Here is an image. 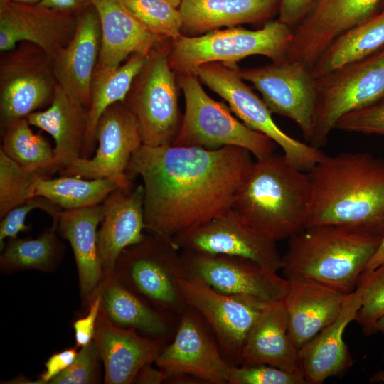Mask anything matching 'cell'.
Masks as SVG:
<instances>
[{"mask_svg": "<svg viewBox=\"0 0 384 384\" xmlns=\"http://www.w3.org/2000/svg\"><path fill=\"white\" fill-rule=\"evenodd\" d=\"M253 161L241 147L142 144L127 173L144 187L145 229L166 239L227 214Z\"/></svg>", "mask_w": 384, "mask_h": 384, "instance_id": "6da1fadb", "label": "cell"}, {"mask_svg": "<svg viewBox=\"0 0 384 384\" xmlns=\"http://www.w3.org/2000/svg\"><path fill=\"white\" fill-rule=\"evenodd\" d=\"M308 174L311 203L306 227L336 225L383 236L384 159L363 152L324 154Z\"/></svg>", "mask_w": 384, "mask_h": 384, "instance_id": "7a4b0ae2", "label": "cell"}, {"mask_svg": "<svg viewBox=\"0 0 384 384\" xmlns=\"http://www.w3.org/2000/svg\"><path fill=\"white\" fill-rule=\"evenodd\" d=\"M311 203L308 172L284 154L253 161L235 194L233 210L276 242L306 227Z\"/></svg>", "mask_w": 384, "mask_h": 384, "instance_id": "3957f363", "label": "cell"}, {"mask_svg": "<svg viewBox=\"0 0 384 384\" xmlns=\"http://www.w3.org/2000/svg\"><path fill=\"white\" fill-rule=\"evenodd\" d=\"M382 235L336 225L306 227L288 238L284 278H309L343 294L355 291Z\"/></svg>", "mask_w": 384, "mask_h": 384, "instance_id": "277c9868", "label": "cell"}, {"mask_svg": "<svg viewBox=\"0 0 384 384\" xmlns=\"http://www.w3.org/2000/svg\"><path fill=\"white\" fill-rule=\"evenodd\" d=\"M293 33V28L277 20L255 31L233 26L199 36L183 35L171 42L169 65L178 75H194L198 67L209 63L236 65L255 55L279 61L287 58Z\"/></svg>", "mask_w": 384, "mask_h": 384, "instance_id": "5b68a950", "label": "cell"}, {"mask_svg": "<svg viewBox=\"0 0 384 384\" xmlns=\"http://www.w3.org/2000/svg\"><path fill=\"white\" fill-rule=\"evenodd\" d=\"M178 83L183 94L185 111L172 145L208 150L238 146L256 159L274 153L277 145L274 141L248 127L228 106L210 97L195 75H178Z\"/></svg>", "mask_w": 384, "mask_h": 384, "instance_id": "8992f818", "label": "cell"}, {"mask_svg": "<svg viewBox=\"0 0 384 384\" xmlns=\"http://www.w3.org/2000/svg\"><path fill=\"white\" fill-rule=\"evenodd\" d=\"M114 274L156 308L178 317L187 307L180 281L188 276L179 249L172 240L150 233L124 249Z\"/></svg>", "mask_w": 384, "mask_h": 384, "instance_id": "52a82bcc", "label": "cell"}, {"mask_svg": "<svg viewBox=\"0 0 384 384\" xmlns=\"http://www.w3.org/2000/svg\"><path fill=\"white\" fill-rule=\"evenodd\" d=\"M171 42L164 41L147 56L123 101L138 122L143 144L148 146L172 144L182 120L178 78L169 61Z\"/></svg>", "mask_w": 384, "mask_h": 384, "instance_id": "ba28073f", "label": "cell"}, {"mask_svg": "<svg viewBox=\"0 0 384 384\" xmlns=\"http://www.w3.org/2000/svg\"><path fill=\"white\" fill-rule=\"evenodd\" d=\"M316 106L310 144L319 149L338 121L384 95V48L316 79Z\"/></svg>", "mask_w": 384, "mask_h": 384, "instance_id": "9c48e42d", "label": "cell"}, {"mask_svg": "<svg viewBox=\"0 0 384 384\" xmlns=\"http://www.w3.org/2000/svg\"><path fill=\"white\" fill-rule=\"evenodd\" d=\"M239 71L236 65L215 62L201 65L194 75L220 96L245 125L267 136L282 149L284 156L292 164L308 172L324 154L279 128L273 120L270 110L244 82Z\"/></svg>", "mask_w": 384, "mask_h": 384, "instance_id": "30bf717a", "label": "cell"}, {"mask_svg": "<svg viewBox=\"0 0 384 384\" xmlns=\"http://www.w3.org/2000/svg\"><path fill=\"white\" fill-rule=\"evenodd\" d=\"M58 85L50 56L27 41L1 53L0 126L50 105Z\"/></svg>", "mask_w": 384, "mask_h": 384, "instance_id": "8fae6325", "label": "cell"}, {"mask_svg": "<svg viewBox=\"0 0 384 384\" xmlns=\"http://www.w3.org/2000/svg\"><path fill=\"white\" fill-rule=\"evenodd\" d=\"M97 147L94 156L78 158L59 172L87 179L105 178L129 191L132 180L127 169L132 155L143 144L138 122L123 102L108 107L96 128Z\"/></svg>", "mask_w": 384, "mask_h": 384, "instance_id": "7c38bea8", "label": "cell"}, {"mask_svg": "<svg viewBox=\"0 0 384 384\" xmlns=\"http://www.w3.org/2000/svg\"><path fill=\"white\" fill-rule=\"evenodd\" d=\"M188 276L215 290L265 304L282 300L288 279L254 260L225 255L182 252Z\"/></svg>", "mask_w": 384, "mask_h": 384, "instance_id": "4fadbf2b", "label": "cell"}, {"mask_svg": "<svg viewBox=\"0 0 384 384\" xmlns=\"http://www.w3.org/2000/svg\"><path fill=\"white\" fill-rule=\"evenodd\" d=\"M241 78L251 82L272 113L292 119L308 144L313 134L316 106V79L311 70L287 58L256 68L240 70Z\"/></svg>", "mask_w": 384, "mask_h": 384, "instance_id": "5bb4252c", "label": "cell"}, {"mask_svg": "<svg viewBox=\"0 0 384 384\" xmlns=\"http://www.w3.org/2000/svg\"><path fill=\"white\" fill-rule=\"evenodd\" d=\"M154 363L167 378L185 374L207 384H228L230 368L207 323L188 306Z\"/></svg>", "mask_w": 384, "mask_h": 384, "instance_id": "9a60e30c", "label": "cell"}, {"mask_svg": "<svg viewBox=\"0 0 384 384\" xmlns=\"http://www.w3.org/2000/svg\"><path fill=\"white\" fill-rule=\"evenodd\" d=\"M180 289L186 304L196 310L213 331L229 364L238 366L246 337L267 304L219 292L188 275L180 281Z\"/></svg>", "mask_w": 384, "mask_h": 384, "instance_id": "2e32d148", "label": "cell"}, {"mask_svg": "<svg viewBox=\"0 0 384 384\" xmlns=\"http://www.w3.org/2000/svg\"><path fill=\"white\" fill-rule=\"evenodd\" d=\"M182 252L247 258L277 272L281 255L276 241L253 228L233 209L172 239Z\"/></svg>", "mask_w": 384, "mask_h": 384, "instance_id": "e0dca14e", "label": "cell"}, {"mask_svg": "<svg viewBox=\"0 0 384 384\" xmlns=\"http://www.w3.org/2000/svg\"><path fill=\"white\" fill-rule=\"evenodd\" d=\"M380 0H315L293 29L287 58L311 69L338 35L379 11Z\"/></svg>", "mask_w": 384, "mask_h": 384, "instance_id": "ac0fdd59", "label": "cell"}, {"mask_svg": "<svg viewBox=\"0 0 384 384\" xmlns=\"http://www.w3.org/2000/svg\"><path fill=\"white\" fill-rule=\"evenodd\" d=\"M78 16L37 4L0 0V51L32 43L52 58L73 38Z\"/></svg>", "mask_w": 384, "mask_h": 384, "instance_id": "d6986e66", "label": "cell"}, {"mask_svg": "<svg viewBox=\"0 0 384 384\" xmlns=\"http://www.w3.org/2000/svg\"><path fill=\"white\" fill-rule=\"evenodd\" d=\"M94 341L104 366L105 384L133 383L138 371L145 364L154 363L169 341L141 336L134 329L117 326L101 310Z\"/></svg>", "mask_w": 384, "mask_h": 384, "instance_id": "ffe728a7", "label": "cell"}, {"mask_svg": "<svg viewBox=\"0 0 384 384\" xmlns=\"http://www.w3.org/2000/svg\"><path fill=\"white\" fill-rule=\"evenodd\" d=\"M100 46V18L90 4L78 16L71 41L51 58L58 84L87 109Z\"/></svg>", "mask_w": 384, "mask_h": 384, "instance_id": "44dd1931", "label": "cell"}, {"mask_svg": "<svg viewBox=\"0 0 384 384\" xmlns=\"http://www.w3.org/2000/svg\"><path fill=\"white\" fill-rule=\"evenodd\" d=\"M284 299L288 316V336L301 349L341 314L347 295L316 280L288 278Z\"/></svg>", "mask_w": 384, "mask_h": 384, "instance_id": "7402d4cb", "label": "cell"}, {"mask_svg": "<svg viewBox=\"0 0 384 384\" xmlns=\"http://www.w3.org/2000/svg\"><path fill=\"white\" fill-rule=\"evenodd\" d=\"M100 21L101 46L94 77L112 72L132 54L148 56L164 41L144 26L119 0H90Z\"/></svg>", "mask_w": 384, "mask_h": 384, "instance_id": "603a6c76", "label": "cell"}, {"mask_svg": "<svg viewBox=\"0 0 384 384\" xmlns=\"http://www.w3.org/2000/svg\"><path fill=\"white\" fill-rule=\"evenodd\" d=\"M103 218L97 230V247L103 277L113 274L117 258L144 237V187L112 191L102 203Z\"/></svg>", "mask_w": 384, "mask_h": 384, "instance_id": "cb8c5ba5", "label": "cell"}, {"mask_svg": "<svg viewBox=\"0 0 384 384\" xmlns=\"http://www.w3.org/2000/svg\"><path fill=\"white\" fill-rule=\"evenodd\" d=\"M363 292L359 284L348 294L337 319L299 350L300 368L307 384L323 383L329 378L343 375L352 366L343 335L347 325L355 319Z\"/></svg>", "mask_w": 384, "mask_h": 384, "instance_id": "d4e9b609", "label": "cell"}, {"mask_svg": "<svg viewBox=\"0 0 384 384\" xmlns=\"http://www.w3.org/2000/svg\"><path fill=\"white\" fill-rule=\"evenodd\" d=\"M27 120L31 126L46 132L54 139V156L48 172V177L60 172L75 159L82 158L87 129L88 109L58 84L48 107L31 114Z\"/></svg>", "mask_w": 384, "mask_h": 384, "instance_id": "484cf974", "label": "cell"}, {"mask_svg": "<svg viewBox=\"0 0 384 384\" xmlns=\"http://www.w3.org/2000/svg\"><path fill=\"white\" fill-rule=\"evenodd\" d=\"M94 294L100 297V310L114 325L167 341L174 336L178 318L151 305L114 273L103 277Z\"/></svg>", "mask_w": 384, "mask_h": 384, "instance_id": "4316f807", "label": "cell"}, {"mask_svg": "<svg viewBox=\"0 0 384 384\" xmlns=\"http://www.w3.org/2000/svg\"><path fill=\"white\" fill-rule=\"evenodd\" d=\"M255 364H267L302 374L299 351L288 336V316L284 299L266 305L246 337L238 366Z\"/></svg>", "mask_w": 384, "mask_h": 384, "instance_id": "83f0119b", "label": "cell"}, {"mask_svg": "<svg viewBox=\"0 0 384 384\" xmlns=\"http://www.w3.org/2000/svg\"><path fill=\"white\" fill-rule=\"evenodd\" d=\"M102 218V203L80 209L63 210L54 228L72 247L80 296L86 304L103 279L97 247V228Z\"/></svg>", "mask_w": 384, "mask_h": 384, "instance_id": "f1b7e54d", "label": "cell"}, {"mask_svg": "<svg viewBox=\"0 0 384 384\" xmlns=\"http://www.w3.org/2000/svg\"><path fill=\"white\" fill-rule=\"evenodd\" d=\"M279 5L280 0H181L182 33L193 36L223 26L266 23L279 13Z\"/></svg>", "mask_w": 384, "mask_h": 384, "instance_id": "f546056e", "label": "cell"}, {"mask_svg": "<svg viewBox=\"0 0 384 384\" xmlns=\"http://www.w3.org/2000/svg\"><path fill=\"white\" fill-rule=\"evenodd\" d=\"M384 48V9L345 31L327 46L310 69L316 79L343 65L365 59Z\"/></svg>", "mask_w": 384, "mask_h": 384, "instance_id": "4dcf8cb0", "label": "cell"}, {"mask_svg": "<svg viewBox=\"0 0 384 384\" xmlns=\"http://www.w3.org/2000/svg\"><path fill=\"white\" fill-rule=\"evenodd\" d=\"M147 56L136 53L112 72L93 78L91 102L88 108L87 129L82 158L90 159L97 145L96 128L104 111L110 105L123 102L132 81Z\"/></svg>", "mask_w": 384, "mask_h": 384, "instance_id": "1f68e13d", "label": "cell"}, {"mask_svg": "<svg viewBox=\"0 0 384 384\" xmlns=\"http://www.w3.org/2000/svg\"><path fill=\"white\" fill-rule=\"evenodd\" d=\"M117 188L105 178L87 179L74 176L50 178L38 175L31 196L44 197L63 210H74L101 204Z\"/></svg>", "mask_w": 384, "mask_h": 384, "instance_id": "d6a6232c", "label": "cell"}, {"mask_svg": "<svg viewBox=\"0 0 384 384\" xmlns=\"http://www.w3.org/2000/svg\"><path fill=\"white\" fill-rule=\"evenodd\" d=\"M52 227L36 238H11L0 256L2 273L26 270L50 272L60 264L65 247Z\"/></svg>", "mask_w": 384, "mask_h": 384, "instance_id": "836d02e7", "label": "cell"}, {"mask_svg": "<svg viewBox=\"0 0 384 384\" xmlns=\"http://www.w3.org/2000/svg\"><path fill=\"white\" fill-rule=\"evenodd\" d=\"M30 126L27 118L1 126L0 149L25 171L48 177L53 148L43 135L33 133Z\"/></svg>", "mask_w": 384, "mask_h": 384, "instance_id": "e575fe53", "label": "cell"}, {"mask_svg": "<svg viewBox=\"0 0 384 384\" xmlns=\"http://www.w3.org/2000/svg\"><path fill=\"white\" fill-rule=\"evenodd\" d=\"M127 10L156 36L175 41L183 36L178 8L166 0H119Z\"/></svg>", "mask_w": 384, "mask_h": 384, "instance_id": "d590c367", "label": "cell"}, {"mask_svg": "<svg viewBox=\"0 0 384 384\" xmlns=\"http://www.w3.org/2000/svg\"><path fill=\"white\" fill-rule=\"evenodd\" d=\"M38 175L41 174L25 171L0 149L1 218L31 198L32 186Z\"/></svg>", "mask_w": 384, "mask_h": 384, "instance_id": "8d00e7d4", "label": "cell"}, {"mask_svg": "<svg viewBox=\"0 0 384 384\" xmlns=\"http://www.w3.org/2000/svg\"><path fill=\"white\" fill-rule=\"evenodd\" d=\"M359 284L363 287V298L354 321L362 326L366 334L384 316V264L362 276Z\"/></svg>", "mask_w": 384, "mask_h": 384, "instance_id": "74e56055", "label": "cell"}, {"mask_svg": "<svg viewBox=\"0 0 384 384\" xmlns=\"http://www.w3.org/2000/svg\"><path fill=\"white\" fill-rule=\"evenodd\" d=\"M40 209L49 215L53 220L52 228H55L60 213L63 209L56 204L42 196H34L9 211L1 219L0 223V250L8 239L16 238L21 232H27L30 225L26 224L29 213Z\"/></svg>", "mask_w": 384, "mask_h": 384, "instance_id": "f35d334b", "label": "cell"}, {"mask_svg": "<svg viewBox=\"0 0 384 384\" xmlns=\"http://www.w3.org/2000/svg\"><path fill=\"white\" fill-rule=\"evenodd\" d=\"M306 383L302 374L288 372L267 364L230 366L228 379V384Z\"/></svg>", "mask_w": 384, "mask_h": 384, "instance_id": "ab89813d", "label": "cell"}, {"mask_svg": "<svg viewBox=\"0 0 384 384\" xmlns=\"http://www.w3.org/2000/svg\"><path fill=\"white\" fill-rule=\"evenodd\" d=\"M98 349L94 339L78 351L74 362L49 384H94L100 382Z\"/></svg>", "mask_w": 384, "mask_h": 384, "instance_id": "60d3db41", "label": "cell"}, {"mask_svg": "<svg viewBox=\"0 0 384 384\" xmlns=\"http://www.w3.org/2000/svg\"><path fill=\"white\" fill-rule=\"evenodd\" d=\"M335 129L384 135V95L370 105L344 115L338 121Z\"/></svg>", "mask_w": 384, "mask_h": 384, "instance_id": "b9f144b4", "label": "cell"}, {"mask_svg": "<svg viewBox=\"0 0 384 384\" xmlns=\"http://www.w3.org/2000/svg\"><path fill=\"white\" fill-rule=\"evenodd\" d=\"M78 351L77 348H68L62 351L53 353L45 363V370L41 373L35 381H30L26 378L18 377L7 383L21 384H49L59 374L66 370L75 360Z\"/></svg>", "mask_w": 384, "mask_h": 384, "instance_id": "7bdbcfd3", "label": "cell"}, {"mask_svg": "<svg viewBox=\"0 0 384 384\" xmlns=\"http://www.w3.org/2000/svg\"><path fill=\"white\" fill-rule=\"evenodd\" d=\"M87 305L89 306L87 314L76 319L73 324L77 348L87 345L94 339L97 319L100 311V296L94 294Z\"/></svg>", "mask_w": 384, "mask_h": 384, "instance_id": "ee69618b", "label": "cell"}, {"mask_svg": "<svg viewBox=\"0 0 384 384\" xmlns=\"http://www.w3.org/2000/svg\"><path fill=\"white\" fill-rule=\"evenodd\" d=\"M315 0H280L279 21L292 28L308 14Z\"/></svg>", "mask_w": 384, "mask_h": 384, "instance_id": "f6af8a7d", "label": "cell"}, {"mask_svg": "<svg viewBox=\"0 0 384 384\" xmlns=\"http://www.w3.org/2000/svg\"><path fill=\"white\" fill-rule=\"evenodd\" d=\"M39 4L46 7L67 11L76 16H78L91 4L90 0H41Z\"/></svg>", "mask_w": 384, "mask_h": 384, "instance_id": "bcb514c9", "label": "cell"}, {"mask_svg": "<svg viewBox=\"0 0 384 384\" xmlns=\"http://www.w3.org/2000/svg\"><path fill=\"white\" fill-rule=\"evenodd\" d=\"M167 375L159 367L152 366V363L145 364L137 373L133 383L160 384L166 383Z\"/></svg>", "mask_w": 384, "mask_h": 384, "instance_id": "7dc6e473", "label": "cell"}, {"mask_svg": "<svg viewBox=\"0 0 384 384\" xmlns=\"http://www.w3.org/2000/svg\"><path fill=\"white\" fill-rule=\"evenodd\" d=\"M382 264H384V233L376 252L368 262L362 276L369 274Z\"/></svg>", "mask_w": 384, "mask_h": 384, "instance_id": "c3c4849f", "label": "cell"}, {"mask_svg": "<svg viewBox=\"0 0 384 384\" xmlns=\"http://www.w3.org/2000/svg\"><path fill=\"white\" fill-rule=\"evenodd\" d=\"M377 332L384 334V316L376 321L366 334L370 336Z\"/></svg>", "mask_w": 384, "mask_h": 384, "instance_id": "681fc988", "label": "cell"}, {"mask_svg": "<svg viewBox=\"0 0 384 384\" xmlns=\"http://www.w3.org/2000/svg\"><path fill=\"white\" fill-rule=\"evenodd\" d=\"M371 383H384V369L376 372L370 378Z\"/></svg>", "mask_w": 384, "mask_h": 384, "instance_id": "f907efd6", "label": "cell"}, {"mask_svg": "<svg viewBox=\"0 0 384 384\" xmlns=\"http://www.w3.org/2000/svg\"><path fill=\"white\" fill-rule=\"evenodd\" d=\"M19 2L27 3V4H37L39 3L41 0H15Z\"/></svg>", "mask_w": 384, "mask_h": 384, "instance_id": "816d5d0a", "label": "cell"}, {"mask_svg": "<svg viewBox=\"0 0 384 384\" xmlns=\"http://www.w3.org/2000/svg\"><path fill=\"white\" fill-rule=\"evenodd\" d=\"M166 1H169L171 4H172L174 6H175L177 8H178L181 2V0H166Z\"/></svg>", "mask_w": 384, "mask_h": 384, "instance_id": "f5cc1de1", "label": "cell"}, {"mask_svg": "<svg viewBox=\"0 0 384 384\" xmlns=\"http://www.w3.org/2000/svg\"><path fill=\"white\" fill-rule=\"evenodd\" d=\"M383 9H384V0H380V4H379V11Z\"/></svg>", "mask_w": 384, "mask_h": 384, "instance_id": "db71d44e", "label": "cell"}]
</instances>
